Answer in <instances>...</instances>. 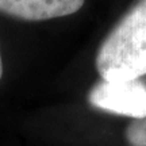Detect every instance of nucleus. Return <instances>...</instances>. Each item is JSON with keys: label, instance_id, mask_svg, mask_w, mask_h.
Segmentation results:
<instances>
[{"label": "nucleus", "instance_id": "obj_2", "mask_svg": "<svg viewBox=\"0 0 146 146\" xmlns=\"http://www.w3.org/2000/svg\"><path fill=\"white\" fill-rule=\"evenodd\" d=\"M88 102L96 108L116 115L146 118V84L141 80L104 81L95 84L88 94Z\"/></svg>", "mask_w": 146, "mask_h": 146}, {"label": "nucleus", "instance_id": "obj_3", "mask_svg": "<svg viewBox=\"0 0 146 146\" xmlns=\"http://www.w3.org/2000/svg\"><path fill=\"white\" fill-rule=\"evenodd\" d=\"M85 0H0V12L26 22H42L76 14Z\"/></svg>", "mask_w": 146, "mask_h": 146}, {"label": "nucleus", "instance_id": "obj_5", "mask_svg": "<svg viewBox=\"0 0 146 146\" xmlns=\"http://www.w3.org/2000/svg\"><path fill=\"white\" fill-rule=\"evenodd\" d=\"M3 76V61H1V53H0V80Z\"/></svg>", "mask_w": 146, "mask_h": 146}, {"label": "nucleus", "instance_id": "obj_4", "mask_svg": "<svg viewBox=\"0 0 146 146\" xmlns=\"http://www.w3.org/2000/svg\"><path fill=\"white\" fill-rule=\"evenodd\" d=\"M125 138L130 146H146V118L133 120L126 127Z\"/></svg>", "mask_w": 146, "mask_h": 146}, {"label": "nucleus", "instance_id": "obj_1", "mask_svg": "<svg viewBox=\"0 0 146 146\" xmlns=\"http://www.w3.org/2000/svg\"><path fill=\"white\" fill-rule=\"evenodd\" d=\"M95 66L104 81L146 76V0H138L100 43Z\"/></svg>", "mask_w": 146, "mask_h": 146}]
</instances>
